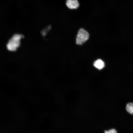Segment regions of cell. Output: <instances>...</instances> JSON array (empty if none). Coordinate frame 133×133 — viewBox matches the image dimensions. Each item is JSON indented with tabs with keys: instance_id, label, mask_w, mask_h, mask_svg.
<instances>
[{
	"instance_id": "cell-1",
	"label": "cell",
	"mask_w": 133,
	"mask_h": 133,
	"mask_svg": "<svg viewBox=\"0 0 133 133\" xmlns=\"http://www.w3.org/2000/svg\"><path fill=\"white\" fill-rule=\"evenodd\" d=\"M88 33L83 28L79 30L76 39V43L78 45H82L89 38Z\"/></svg>"
},
{
	"instance_id": "cell-2",
	"label": "cell",
	"mask_w": 133,
	"mask_h": 133,
	"mask_svg": "<svg viewBox=\"0 0 133 133\" xmlns=\"http://www.w3.org/2000/svg\"><path fill=\"white\" fill-rule=\"evenodd\" d=\"M66 3L67 7L71 9H77L79 6L78 0H66Z\"/></svg>"
},
{
	"instance_id": "cell-3",
	"label": "cell",
	"mask_w": 133,
	"mask_h": 133,
	"mask_svg": "<svg viewBox=\"0 0 133 133\" xmlns=\"http://www.w3.org/2000/svg\"><path fill=\"white\" fill-rule=\"evenodd\" d=\"M93 65L97 68L101 69L104 67L105 65L104 62L102 60L99 59L94 62Z\"/></svg>"
},
{
	"instance_id": "cell-4",
	"label": "cell",
	"mask_w": 133,
	"mask_h": 133,
	"mask_svg": "<svg viewBox=\"0 0 133 133\" xmlns=\"http://www.w3.org/2000/svg\"><path fill=\"white\" fill-rule=\"evenodd\" d=\"M126 110L130 114H133V103H129L126 105Z\"/></svg>"
},
{
	"instance_id": "cell-5",
	"label": "cell",
	"mask_w": 133,
	"mask_h": 133,
	"mask_svg": "<svg viewBox=\"0 0 133 133\" xmlns=\"http://www.w3.org/2000/svg\"><path fill=\"white\" fill-rule=\"evenodd\" d=\"M105 133H117V131L114 129H112L108 131H105Z\"/></svg>"
}]
</instances>
